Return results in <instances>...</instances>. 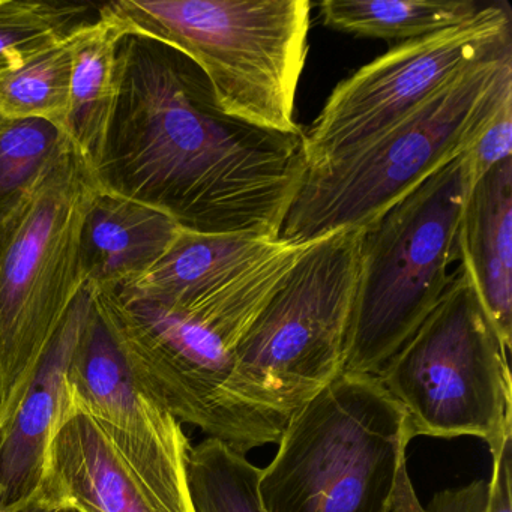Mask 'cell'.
Segmentation results:
<instances>
[{"label":"cell","mask_w":512,"mask_h":512,"mask_svg":"<svg viewBox=\"0 0 512 512\" xmlns=\"http://www.w3.org/2000/svg\"><path fill=\"white\" fill-rule=\"evenodd\" d=\"M469 154L476 181L497 164L512 158V101L500 110Z\"/></svg>","instance_id":"obj_23"},{"label":"cell","mask_w":512,"mask_h":512,"mask_svg":"<svg viewBox=\"0 0 512 512\" xmlns=\"http://www.w3.org/2000/svg\"><path fill=\"white\" fill-rule=\"evenodd\" d=\"M65 388L67 397L97 418L134 458L155 466H188L191 445L181 422L143 391L95 304Z\"/></svg>","instance_id":"obj_12"},{"label":"cell","mask_w":512,"mask_h":512,"mask_svg":"<svg viewBox=\"0 0 512 512\" xmlns=\"http://www.w3.org/2000/svg\"><path fill=\"white\" fill-rule=\"evenodd\" d=\"M512 101V43L461 71L364 145L307 167L278 239L298 247L361 229L466 154Z\"/></svg>","instance_id":"obj_2"},{"label":"cell","mask_w":512,"mask_h":512,"mask_svg":"<svg viewBox=\"0 0 512 512\" xmlns=\"http://www.w3.org/2000/svg\"><path fill=\"white\" fill-rule=\"evenodd\" d=\"M118 23L98 16L71 34L73 71L70 107L64 131L86 163L97 167L118 94V47L124 38Z\"/></svg>","instance_id":"obj_17"},{"label":"cell","mask_w":512,"mask_h":512,"mask_svg":"<svg viewBox=\"0 0 512 512\" xmlns=\"http://www.w3.org/2000/svg\"><path fill=\"white\" fill-rule=\"evenodd\" d=\"M71 34L0 73V115L44 119L64 130L73 71Z\"/></svg>","instance_id":"obj_19"},{"label":"cell","mask_w":512,"mask_h":512,"mask_svg":"<svg viewBox=\"0 0 512 512\" xmlns=\"http://www.w3.org/2000/svg\"><path fill=\"white\" fill-rule=\"evenodd\" d=\"M512 43L511 10L488 4L475 19L398 44L338 83L304 131L307 167L364 145L397 124L473 62Z\"/></svg>","instance_id":"obj_10"},{"label":"cell","mask_w":512,"mask_h":512,"mask_svg":"<svg viewBox=\"0 0 512 512\" xmlns=\"http://www.w3.org/2000/svg\"><path fill=\"white\" fill-rule=\"evenodd\" d=\"M94 170L74 145L10 211L0 214V433L83 283L79 244Z\"/></svg>","instance_id":"obj_7"},{"label":"cell","mask_w":512,"mask_h":512,"mask_svg":"<svg viewBox=\"0 0 512 512\" xmlns=\"http://www.w3.org/2000/svg\"><path fill=\"white\" fill-rule=\"evenodd\" d=\"M262 469L223 440L191 446L188 482L196 512H265L260 500Z\"/></svg>","instance_id":"obj_20"},{"label":"cell","mask_w":512,"mask_h":512,"mask_svg":"<svg viewBox=\"0 0 512 512\" xmlns=\"http://www.w3.org/2000/svg\"><path fill=\"white\" fill-rule=\"evenodd\" d=\"M4 121H5L4 116L0 115V124H2V122H4Z\"/></svg>","instance_id":"obj_26"},{"label":"cell","mask_w":512,"mask_h":512,"mask_svg":"<svg viewBox=\"0 0 512 512\" xmlns=\"http://www.w3.org/2000/svg\"><path fill=\"white\" fill-rule=\"evenodd\" d=\"M181 227L163 212L110 191H95L79 244L83 286L116 289L148 274L172 247Z\"/></svg>","instance_id":"obj_15"},{"label":"cell","mask_w":512,"mask_h":512,"mask_svg":"<svg viewBox=\"0 0 512 512\" xmlns=\"http://www.w3.org/2000/svg\"><path fill=\"white\" fill-rule=\"evenodd\" d=\"M409 428L379 377L343 373L296 410L262 469L265 512H391Z\"/></svg>","instance_id":"obj_6"},{"label":"cell","mask_w":512,"mask_h":512,"mask_svg":"<svg viewBox=\"0 0 512 512\" xmlns=\"http://www.w3.org/2000/svg\"><path fill=\"white\" fill-rule=\"evenodd\" d=\"M493 472L484 512H512V431L491 449Z\"/></svg>","instance_id":"obj_24"},{"label":"cell","mask_w":512,"mask_h":512,"mask_svg":"<svg viewBox=\"0 0 512 512\" xmlns=\"http://www.w3.org/2000/svg\"><path fill=\"white\" fill-rule=\"evenodd\" d=\"M71 146L53 122L5 119L0 124V214L28 196Z\"/></svg>","instance_id":"obj_21"},{"label":"cell","mask_w":512,"mask_h":512,"mask_svg":"<svg viewBox=\"0 0 512 512\" xmlns=\"http://www.w3.org/2000/svg\"><path fill=\"white\" fill-rule=\"evenodd\" d=\"M94 296L83 287L17 407L0 433V506L32 496L40 488L47 451L65 403V379L91 314Z\"/></svg>","instance_id":"obj_13"},{"label":"cell","mask_w":512,"mask_h":512,"mask_svg":"<svg viewBox=\"0 0 512 512\" xmlns=\"http://www.w3.org/2000/svg\"><path fill=\"white\" fill-rule=\"evenodd\" d=\"M460 269L506 349L512 343V158L470 188L457 236Z\"/></svg>","instance_id":"obj_16"},{"label":"cell","mask_w":512,"mask_h":512,"mask_svg":"<svg viewBox=\"0 0 512 512\" xmlns=\"http://www.w3.org/2000/svg\"><path fill=\"white\" fill-rule=\"evenodd\" d=\"M92 19L88 5L0 0V73Z\"/></svg>","instance_id":"obj_22"},{"label":"cell","mask_w":512,"mask_h":512,"mask_svg":"<svg viewBox=\"0 0 512 512\" xmlns=\"http://www.w3.org/2000/svg\"><path fill=\"white\" fill-rule=\"evenodd\" d=\"M38 493L58 512H196L188 466L134 458L67 395Z\"/></svg>","instance_id":"obj_11"},{"label":"cell","mask_w":512,"mask_h":512,"mask_svg":"<svg viewBox=\"0 0 512 512\" xmlns=\"http://www.w3.org/2000/svg\"><path fill=\"white\" fill-rule=\"evenodd\" d=\"M418 512H421V511H418Z\"/></svg>","instance_id":"obj_27"},{"label":"cell","mask_w":512,"mask_h":512,"mask_svg":"<svg viewBox=\"0 0 512 512\" xmlns=\"http://www.w3.org/2000/svg\"><path fill=\"white\" fill-rule=\"evenodd\" d=\"M487 5L475 0H325L320 11L335 31L407 43L470 22Z\"/></svg>","instance_id":"obj_18"},{"label":"cell","mask_w":512,"mask_h":512,"mask_svg":"<svg viewBox=\"0 0 512 512\" xmlns=\"http://www.w3.org/2000/svg\"><path fill=\"white\" fill-rule=\"evenodd\" d=\"M377 377L403 409L412 439L473 436L491 451L512 431L508 349L460 268Z\"/></svg>","instance_id":"obj_9"},{"label":"cell","mask_w":512,"mask_h":512,"mask_svg":"<svg viewBox=\"0 0 512 512\" xmlns=\"http://www.w3.org/2000/svg\"><path fill=\"white\" fill-rule=\"evenodd\" d=\"M307 245L284 244L232 292L199 307H167L116 287L91 290L95 308L155 403L245 454L263 445L230 398L236 346Z\"/></svg>","instance_id":"obj_3"},{"label":"cell","mask_w":512,"mask_h":512,"mask_svg":"<svg viewBox=\"0 0 512 512\" xmlns=\"http://www.w3.org/2000/svg\"><path fill=\"white\" fill-rule=\"evenodd\" d=\"M284 242L253 235H199L181 230L166 256L119 289L175 308H193L232 292Z\"/></svg>","instance_id":"obj_14"},{"label":"cell","mask_w":512,"mask_h":512,"mask_svg":"<svg viewBox=\"0 0 512 512\" xmlns=\"http://www.w3.org/2000/svg\"><path fill=\"white\" fill-rule=\"evenodd\" d=\"M0 512H58L41 497L38 490L32 496L11 505L0 506Z\"/></svg>","instance_id":"obj_25"},{"label":"cell","mask_w":512,"mask_h":512,"mask_svg":"<svg viewBox=\"0 0 512 512\" xmlns=\"http://www.w3.org/2000/svg\"><path fill=\"white\" fill-rule=\"evenodd\" d=\"M307 170L304 131L227 115L188 56L142 35L118 47V94L95 181L199 235L278 239Z\"/></svg>","instance_id":"obj_1"},{"label":"cell","mask_w":512,"mask_h":512,"mask_svg":"<svg viewBox=\"0 0 512 512\" xmlns=\"http://www.w3.org/2000/svg\"><path fill=\"white\" fill-rule=\"evenodd\" d=\"M362 229L310 242L235 350L232 403L262 445L343 374Z\"/></svg>","instance_id":"obj_4"},{"label":"cell","mask_w":512,"mask_h":512,"mask_svg":"<svg viewBox=\"0 0 512 512\" xmlns=\"http://www.w3.org/2000/svg\"><path fill=\"white\" fill-rule=\"evenodd\" d=\"M469 151L361 227L343 373L379 376L454 280L458 226L476 182Z\"/></svg>","instance_id":"obj_8"},{"label":"cell","mask_w":512,"mask_h":512,"mask_svg":"<svg viewBox=\"0 0 512 512\" xmlns=\"http://www.w3.org/2000/svg\"><path fill=\"white\" fill-rule=\"evenodd\" d=\"M311 7L308 0H119L101 11L124 34L152 38L188 56L227 115L298 133L295 101Z\"/></svg>","instance_id":"obj_5"}]
</instances>
